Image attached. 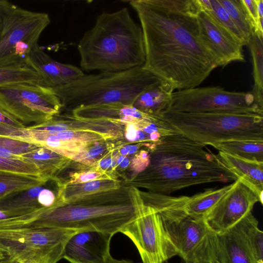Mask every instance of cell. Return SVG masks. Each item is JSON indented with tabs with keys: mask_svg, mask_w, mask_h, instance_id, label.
I'll return each mask as SVG.
<instances>
[{
	"mask_svg": "<svg viewBox=\"0 0 263 263\" xmlns=\"http://www.w3.org/2000/svg\"><path fill=\"white\" fill-rule=\"evenodd\" d=\"M129 3L143 34L144 69L179 90L197 87L217 67L199 38L197 17L161 11L147 0Z\"/></svg>",
	"mask_w": 263,
	"mask_h": 263,
	"instance_id": "1",
	"label": "cell"
},
{
	"mask_svg": "<svg viewBox=\"0 0 263 263\" xmlns=\"http://www.w3.org/2000/svg\"><path fill=\"white\" fill-rule=\"evenodd\" d=\"M205 147L181 133L161 137L149 149V164L136 176V185L168 195L194 185L236 181L218 155Z\"/></svg>",
	"mask_w": 263,
	"mask_h": 263,
	"instance_id": "2",
	"label": "cell"
},
{
	"mask_svg": "<svg viewBox=\"0 0 263 263\" xmlns=\"http://www.w3.org/2000/svg\"><path fill=\"white\" fill-rule=\"evenodd\" d=\"M81 69L117 72L142 67L145 61L140 25L123 8L99 15L78 44Z\"/></svg>",
	"mask_w": 263,
	"mask_h": 263,
	"instance_id": "3",
	"label": "cell"
},
{
	"mask_svg": "<svg viewBox=\"0 0 263 263\" xmlns=\"http://www.w3.org/2000/svg\"><path fill=\"white\" fill-rule=\"evenodd\" d=\"M140 199L136 187L121 186L51 209L34 221L53 227L97 230L114 235L136 218Z\"/></svg>",
	"mask_w": 263,
	"mask_h": 263,
	"instance_id": "4",
	"label": "cell"
},
{
	"mask_svg": "<svg viewBox=\"0 0 263 263\" xmlns=\"http://www.w3.org/2000/svg\"><path fill=\"white\" fill-rule=\"evenodd\" d=\"M162 81L143 67L117 72L85 74L67 84L50 88L62 109L108 104L133 105L142 92Z\"/></svg>",
	"mask_w": 263,
	"mask_h": 263,
	"instance_id": "5",
	"label": "cell"
},
{
	"mask_svg": "<svg viewBox=\"0 0 263 263\" xmlns=\"http://www.w3.org/2000/svg\"><path fill=\"white\" fill-rule=\"evenodd\" d=\"M140 194L144 203L160 214L178 255L185 262L215 263L216 234L204 218H193L185 213L182 196L148 191Z\"/></svg>",
	"mask_w": 263,
	"mask_h": 263,
	"instance_id": "6",
	"label": "cell"
},
{
	"mask_svg": "<svg viewBox=\"0 0 263 263\" xmlns=\"http://www.w3.org/2000/svg\"><path fill=\"white\" fill-rule=\"evenodd\" d=\"M159 116L204 146L228 140L263 141V116L260 115L166 112Z\"/></svg>",
	"mask_w": 263,
	"mask_h": 263,
	"instance_id": "7",
	"label": "cell"
},
{
	"mask_svg": "<svg viewBox=\"0 0 263 263\" xmlns=\"http://www.w3.org/2000/svg\"><path fill=\"white\" fill-rule=\"evenodd\" d=\"M50 23L46 13L0 0V67L27 65L30 51Z\"/></svg>",
	"mask_w": 263,
	"mask_h": 263,
	"instance_id": "8",
	"label": "cell"
},
{
	"mask_svg": "<svg viewBox=\"0 0 263 263\" xmlns=\"http://www.w3.org/2000/svg\"><path fill=\"white\" fill-rule=\"evenodd\" d=\"M166 112L263 116V106L257 103L251 91H230L220 86L196 87L174 91Z\"/></svg>",
	"mask_w": 263,
	"mask_h": 263,
	"instance_id": "9",
	"label": "cell"
},
{
	"mask_svg": "<svg viewBox=\"0 0 263 263\" xmlns=\"http://www.w3.org/2000/svg\"><path fill=\"white\" fill-rule=\"evenodd\" d=\"M43 208L15 218L0 220V250L6 256L53 248L65 243L79 230L35 222Z\"/></svg>",
	"mask_w": 263,
	"mask_h": 263,
	"instance_id": "10",
	"label": "cell"
},
{
	"mask_svg": "<svg viewBox=\"0 0 263 263\" xmlns=\"http://www.w3.org/2000/svg\"><path fill=\"white\" fill-rule=\"evenodd\" d=\"M0 106L23 124L47 122L62 109L60 99L50 88L31 83L0 87Z\"/></svg>",
	"mask_w": 263,
	"mask_h": 263,
	"instance_id": "11",
	"label": "cell"
},
{
	"mask_svg": "<svg viewBox=\"0 0 263 263\" xmlns=\"http://www.w3.org/2000/svg\"><path fill=\"white\" fill-rule=\"evenodd\" d=\"M120 232L132 240L143 263H163L178 255L160 214L141 197L137 216Z\"/></svg>",
	"mask_w": 263,
	"mask_h": 263,
	"instance_id": "12",
	"label": "cell"
},
{
	"mask_svg": "<svg viewBox=\"0 0 263 263\" xmlns=\"http://www.w3.org/2000/svg\"><path fill=\"white\" fill-rule=\"evenodd\" d=\"M259 202L255 191L240 179L220 199L204 219L210 229L220 234L237 223Z\"/></svg>",
	"mask_w": 263,
	"mask_h": 263,
	"instance_id": "13",
	"label": "cell"
},
{
	"mask_svg": "<svg viewBox=\"0 0 263 263\" xmlns=\"http://www.w3.org/2000/svg\"><path fill=\"white\" fill-rule=\"evenodd\" d=\"M199 38L218 66L244 62L243 46L212 15L203 10L197 16Z\"/></svg>",
	"mask_w": 263,
	"mask_h": 263,
	"instance_id": "14",
	"label": "cell"
},
{
	"mask_svg": "<svg viewBox=\"0 0 263 263\" xmlns=\"http://www.w3.org/2000/svg\"><path fill=\"white\" fill-rule=\"evenodd\" d=\"M112 234L97 230L77 232L66 242L62 259L70 263H108Z\"/></svg>",
	"mask_w": 263,
	"mask_h": 263,
	"instance_id": "15",
	"label": "cell"
},
{
	"mask_svg": "<svg viewBox=\"0 0 263 263\" xmlns=\"http://www.w3.org/2000/svg\"><path fill=\"white\" fill-rule=\"evenodd\" d=\"M26 63L41 77L45 87L51 88L67 84L84 74L74 65L54 60L38 44L30 51Z\"/></svg>",
	"mask_w": 263,
	"mask_h": 263,
	"instance_id": "16",
	"label": "cell"
},
{
	"mask_svg": "<svg viewBox=\"0 0 263 263\" xmlns=\"http://www.w3.org/2000/svg\"><path fill=\"white\" fill-rule=\"evenodd\" d=\"M246 216L224 232L216 234L215 263H256L248 242Z\"/></svg>",
	"mask_w": 263,
	"mask_h": 263,
	"instance_id": "17",
	"label": "cell"
},
{
	"mask_svg": "<svg viewBox=\"0 0 263 263\" xmlns=\"http://www.w3.org/2000/svg\"><path fill=\"white\" fill-rule=\"evenodd\" d=\"M67 119L54 120L30 126L33 129L57 133L70 130H90L122 138L125 125L109 119H88L68 116Z\"/></svg>",
	"mask_w": 263,
	"mask_h": 263,
	"instance_id": "18",
	"label": "cell"
},
{
	"mask_svg": "<svg viewBox=\"0 0 263 263\" xmlns=\"http://www.w3.org/2000/svg\"><path fill=\"white\" fill-rule=\"evenodd\" d=\"M224 165L248 184L263 204V162L250 160L219 152L217 155Z\"/></svg>",
	"mask_w": 263,
	"mask_h": 263,
	"instance_id": "19",
	"label": "cell"
},
{
	"mask_svg": "<svg viewBox=\"0 0 263 263\" xmlns=\"http://www.w3.org/2000/svg\"><path fill=\"white\" fill-rule=\"evenodd\" d=\"M57 207L87 197L92 195L120 188L118 179H104L78 184H59Z\"/></svg>",
	"mask_w": 263,
	"mask_h": 263,
	"instance_id": "20",
	"label": "cell"
},
{
	"mask_svg": "<svg viewBox=\"0 0 263 263\" xmlns=\"http://www.w3.org/2000/svg\"><path fill=\"white\" fill-rule=\"evenodd\" d=\"M174 91L170 84L161 81L141 93L133 105L146 115L159 116L166 111Z\"/></svg>",
	"mask_w": 263,
	"mask_h": 263,
	"instance_id": "21",
	"label": "cell"
},
{
	"mask_svg": "<svg viewBox=\"0 0 263 263\" xmlns=\"http://www.w3.org/2000/svg\"><path fill=\"white\" fill-rule=\"evenodd\" d=\"M25 161L34 164L38 168L41 176L49 181L59 175L69 165L71 159L49 149L39 147L36 149L21 156Z\"/></svg>",
	"mask_w": 263,
	"mask_h": 263,
	"instance_id": "22",
	"label": "cell"
},
{
	"mask_svg": "<svg viewBox=\"0 0 263 263\" xmlns=\"http://www.w3.org/2000/svg\"><path fill=\"white\" fill-rule=\"evenodd\" d=\"M233 183V182L218 189H208L192 196H182L184 211L192 217L204 218L232 187Z\"/></svg>",
	"mask_w": 263,
	"mask_h": 263,
	"instance_id": "23",
	"label": "cell"
},
{
	"mask_svg": "<svg viewBox=\"0 0 263 263\" xmlns=\"http://www.w3.org/2000/svg\"><path fill=\"white\" fill-rule=\"evenodd\" d=\"M219 152L241 158L263 162V141L228 140L211 145Z\"/></svg>",
	"mask_w": 263,
	"mask_h": 263,
	"instance_id": "24",
	"label": "cell"
},
{
	"mask_svg": "<svg viewBox=\"0 0 263 263\" xmlns=\"http://www.w3.org/2000/svg\"><path fill=\"white\" fill-rule=\"evenodd\" d=\"M41 176L0 170V200L11 194L46 184Z\"/></svg>",
	"mask_w": 263,
	"mask_h": 263,
	"instance_id": "25",
	"label": "cell"
},
{
	"mask_svg": "<svg viewBox=\"0 0 263 263\" xmlns=\"http://www.w3.org/2000/svg\"><path fill=\"white\" fill-rule=\"evenodd\" d=\"M248 45L252 57L254 79L251 92L257 103L263 106V36L254 34Z\"/></svg>",
	"mask_w": 263,
	"mask_h": 263,
	"instance_id": "26",
	"label": "cell"
},
{
	"mask_svg": "<svg viewBox=\"0 0 263 263\" xmlns=\"http://www.w3.org/2000/svg\"><path fill=\"white\" fill-rule=\"evenodd\" d=\"M41 185L11 194L0 200V210H29L42 208L38 201V195L44 187Z\"/></svg>",
	"mask_w": 263,
	"mask_h": 263,
	"instance_id": "27",
	"label": "cell"
},
{
	"mask_svg": "<svg viewBox=\"0 0 263 263\" xmlns=\"http://www.w3.org/2000/svg\"><path fill=\"white\" fill-rule=\"evenodd\" d=\"M18 83H31L45 86L43 79L28 65L0 67V87Z\"/></svg>",
	"mask_w": 263,
	"mask_h": 263,
	"instance_id": "28",
	"label": "cell"
},
{
	"mask_svg": "<svg viewBox=\"0 0 263 263\" xmlns=\"http://www.w3.org/2000/svg\"><path fill=\"white\" fill-rule=\"evenodd\" d=\"M218 1L229 14L248 45L250 39L254 34V30L241 0Z\"/></svg>",
	"mask_w": 263,
	"mask_h": 263,
	"instance_id": "29",
	"label": "cell"
},
{
	"mask_svg": "<svg viewBox=\"0 0 263 263\" xmlns=\"http://www.w3.org/2000/svg\"><path fill=\"white\" fill-rule=\"evenodd\" d=\"M49 132V131H48ZM60 139L87 147L96 143L118 139L112 135L90 130H70L54 133Z\"/></svg>",
	"mask_w": 263,
	"mask_h": 263,
	"instance_id": "30",
	"label": "cell"
},
{
	"mask_svg": "<svg viewBox=\"0 0 263 263\" xmlns=\"http://www.w3.org/2000/svg\"><path fill=\"white\" fill-rule=\"evenodd\" d=\"M157 9L170 13L197 17L202 11L198 0H147Z\"/></svg>",
	"mask_w": 263,
	"mask_h": 263,
	"instance_id": "31",
	"label": "cell"
},
{
	"mask_svg": "<svg viewBox=\"0 0 263 263\" xmlns=\"http://www.w3.org/2000/svg\"><path fill=\"white\" fill-rule=\"evenodd\" d=\"M252 212L246 216V233L248 242L256 263H263V232Z\"/></svg>",
	"mask_w": 263,
	"mask_h": 263,
	"instance_id": "32",
	"label": "cell"
},
{
	"mask_svg": "<svg viewBox=\"0 0 263 263\" xmlns=\"http://www.w3.org/2000/svg\"><path fill=\"white\" fill-rule=\"evenodd\" d=\"M39 147L41 146L30 142L0 136V157H2L22 159L21 155Z\"/></svg>",
	"mask_w": 263,
	"mask_h": 263,
	"instance_id": "33",
	"label": "cell"
},
{
	"mask_svg": "<svg viewBox=\"0 0 263 263\" xmlns=\"http://www.w3.org/2000/svg\"><path fill=\"white\" fill-rule=\"evenodd\" d=\"M108 141L96 143L87 147L76 156L73 161L90 168L98 160L115 148L114 144Z\"/></svg>",
	"mask_w": 263,
	"mask_h": 263,
	"instance_id": "34",
	"label": "cell"
},
{
	"mask_svg": "<svg viewBox=\"0 0 263 263\" xmlns=\"http://www.w3.org/2000/svg\"><path fill=\"white\" fill-rule=\"evenodd\" d=\"M211 10L208 11L243 46L247 45L242 35L235 26L227 11L218 0H210Z\"/></svg>",
	"mask_w": 263,
	"mask_h": 263,
	"instance_id": "35",
	"label": "cell"
},
{
	"mask_svg": "<svg viewBox=\"0 0 263 263\" xmlns=\"http://www.w3.org/2000/svg\"><path fill=\"white\" fill-rule=\"evenodd\" d=\"M0 170L41 176L38 168L34 164L22 159H12L0 157Z\"/></svg>",
	"mask_w": 263,
	"mask_h": 263,
	"instance_id": "36",
	"label": "cell"
},
{
	"mask_svg": "<svg viewBox=\"0 0 263 263\" xmlns=\"http://www.w3.org/2000/svg\"><path fill=\"white\" fill-rule=\"evenodd\" d=\"M112 179H117L107 173L88 169L86 171L70 173L69 179L66 181L57 182L56 183L57 184H78L95 180Z\"/></svg>",
	"mask_w": 263,
	"mask_h": 263,
	"instance_id": "37",
	"label": "cell"
},
{
	"mask_svg": "<svg viewBox=\"0 0 263 263\" xmlns=\"http://www.w3.org/2000/svg\"><path fill=\"white\" fill-rule=\"evenodd\" d=\"M241 2L253 25L254 34L263 36V20L259 17L255 1L241 0Z\"/></svg>",
	"mask_w": 263,
	"mask_h": 263,
	"instance_id": "38",
	"label": "cell"
},
{
	"mask_svg": "<svg viewBox=\"0 0 263 263\" xmlns=\"http://www.w3.org/2000/svg\"><path fill=\"white\" fill-rule=\"evenodd\" d=\"M149 162V152L141 150L139 152L136 153L130 160L129 167L136 176L147 167Z\"/></svg>",
	"mask_w": 263,
	"mask_h": 263,
	"instance_id": "39",
	"label": "cell"
},
{
	"mask_svg": "<svg viewBox=\"0 0 263 263\" xmlns=\"http://www.w3.org/2000/svg\"><path fill=\"white\" fill-rule=\"evenodd\" d=\"M57 196L51 190L43 187L38 195V201L43 208H54Z\"/></svg>",
	"mask_w": 263,
	"mask_h": 263,
	"instance_id": "40",
	"label": "cell"
},
{
	"mask_svg": "<svg viewBox=\"0 0 263 263\" xmlns=\"http://www.w3.org/2000/svg\"><path fill=\"white\" fill-rule=\"evenodd\" d=\"M0 124L18 128H25V125L0 106Z\"/></svg>",
	"mask_w": 263,
	"mask_h": 263,
	"instance_id": "41",
	"label": "cell"
},
{
	"mask_svg": "<svg viewBox=\"0 0 263 263\" xmlns=\"http://www.w3.org/2000/svg\"><path fill=\"white\" fill-rule=\"evenodd\" d=\"M139 127L136 123L125 125L124 135L125 139L130 142H137Z\"/></svg>",
	"mask_w": 263,
	"mask_h": 263,
	"instance_id": "42",
	"label": "cell"
},
{
	"mask_svg": "<svg viewBox=\"0 0 263 263\" xmlns=\"http://www.w3.org/2000/svg\"><path fill=\"white\" fill-rule=\"evenodd\" d=\"M26 255L25 253L18 254L13 256H6L0 263H24Z\"/></svg>",
	"mask_w": 263,
	"mask_h": 263,
	"instance_id": "43",
	"label": "cell"
},
{
	"mask_svg": "<svg viewBox=\"0 0 263 263\" xmlns=\"http://www.w3.org/2000/svg\"><path fill=\"white\" fill-rule=\"evenodd\" d=\"M130 163V160L127 156L119 155L117 158V168L125 169L129 166Z\"/></svg>",
	"mask_w": 263,
	"mask_h": 263,
	"instance_id": "44",
	"label": "cell"
},
{
	"mask_svg": "<svg viewBox=\"0 0 263 263\" xmlns=\"http://www.w3.org/2000/svg\"><path fill=\"white\" fill-rule=\"evenodd\" d=\"M126 149L127 150L128 155H133L136 153L139 148L142 145H144L142 143H138L136 145H124Z\"/></svg>",
	"mask_w": 263,
	"mask_h": 263,
	"instance_id": "45",
	"label": "cell"
},
{
	"mask_svg": "<svg viewBox=\"0 0 263 263\" xmlns=\"http://www.w3.org/2000/svg\"><path fill=\"white\" fill-rule=\"evenodd\" d=\"M260 19L263 20V0H255Z\"/></svg>",
	"mask_w": 263,
	"mask_h": 263,
	"instance_id": "46",
	"label": "cell"
},
{
	"mask_svg": "<svg viewBox=\"0 0 263 263\" xmlns=\"http://www.w3.org/2000/svg\"><path fill=\"white\" fill-rule=\"evenodd\" d=\"M108 263H133L132 261L125 259H116L112 258Z\"/></svg>",
	"mask_w": 263,
	"mask_h": 263,
	"instance_id": "47",
	"label": "cell"
},
{
	"mask_svg": "<svg viewBox=\"0 0 263 263\" xmlns=\"http://www.w3.org/2000/svg\"><path fill=\"white\" fill-rule=\"evenodd\" d=\"M6 257L5 254L0 250V261Z\"/></svg>",
	"mask_w": 263,
	"mask_h": 263,
	"instance_id": "48",
	"label": "cell"
},
{
	"mask_svg": "<svg viewBox=\"0 0 263 263\" xmlns=\"http://www.w3.org/2000/svg\"><path fill=\"white\" fill-rule=\"evenodd\" d=\"M185 263H201V262L192 261V262H185Z\"/></svg>",
	"mask_w": 263,
	"mask_h": 263,
	"instance_id": "49",
	"label": "cell"
},
{
	"mask_svg": "<svg viewBox=\"0 0 263 263\" xmlns=\"http://www.w3.org/2000/svg\"><path fill=\"white\" fill-rule=\"evenodd\" d=\"M163 263H168V262H167V261H165V262H164Z\"/></svg>",
	"mask_w": 263,
	"mask_h": 263,
	"instance_id": "50",
	"label": "cell"
}]
</instances>
